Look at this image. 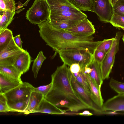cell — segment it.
<instances>
[{
  "instance_id": "obj_1",
  "label": "cell",
  "mask_w": 124,
  "mask_h": 124,
  "mask_svg": "<svg viewBox=\"0 0 124 124\" xmlns=\"http://www.w3.org/2000/svg\"><path fill=\"white\" fill-rule=\"evenodd\" d=\"M67 66L63 63L57 67L51 75V87L44 98L56 107L71 112L90 109L74 90L71 82V72Z\"/></svg>"
},
{
  "instance_id": "obj_2",
  "label": "cell",
  "mask_w": 124,
  "mask_h": 124,
  "mask_svg": "<svg viewBox=\"0 0 124 124\" xmlns=\"http://www.w3.org/2000/svg\"><path fill=\"white\" fill-rule=\"evenodd\" d=\"M38 26L40 37L55 51L53 58L60 51L64 50H84L93 53L102 41H94L93 35H77L56 28L47 19Z\"/></svg>"
},
{
  "instance_id": "obj_3",
  "label": "cell",
  "mask_w": 124,
  "mask_h": 124,
  "mask_svg": "<svg viewBox=\"0 0 124 124\" xmlns=\"http://www.w3.org/2000/svg\"><path fill=\"white\" fill-rule=\"evenodd\" d=\"M50 8L47 19L49 23L60 20L80 21L87 18V15L68 0H45Z\"/></svg>"
},
{
  "instance_id": "obj_4",
  "label": "cell",
  "mask_w": 124,
  "mask_h": 124,
  "mask_svg": "<svg viewBox=\"0 0 124 124\" xmlns=\"http://www.w3.org/2000/svg\"><path fill=\"white\" fill-rule=\"evenodd\" d=\"M58 54L63 63L69 67L74 63L78 64L82 70L93 61V53L85 50H62Z\"/></svg>"
},
{
  "instance_id": "obj_5",
  "label": "cell",
  "mask_w": 124,
  "mask_h": 124,
  "mask_svg": "<svg viewBox=\"0 0 124 124\" xmlns=\"http://www.w3.org/2000/svg\"><path fill=\"white\" fill-rule=\"evenodd\" d=\"M50 13V8L45 0H35L25 17L31 23L39 25L48 19Z\"/></svg>"
},
{
  "instance_id": "obj_6",
  "label": "cell",
  "mask_w": 124,
  "mask_h": 124,
  "mask_svg": "<svg viewBox=\"0 0 124 124\" xmlns=\"http://www.w3.org/2000/svg\"><path fill=\"white\" fill-rule=\"evenodd\" d=\"M122 35L120 31L116 32L112 46L101 63V67L103 80L108 78L114 65L116 54L119 50L120 39Z\"/></svg>"
},
{
  "instance_id": "obj_7",
  "label": "cell",
  "mask_w": 124,
  "mask_h": 124,
  "mask_svg": "<svg viewBox=\"0 0 124 124\" xmlns=\"http://www.w3.org/2000/svg\"><path fill=\"white\" fill-rule=\"evenodd\" d=\"M35 87L26 82H23L19 86L4 94L8 104L17 102L28 101Z\"/></svg>"
},
{
  "instance_id": "obj_8",
  "label": "cell",
  "mask_w": 124,
  "mask_h": 124,
  "mask_svg": "<svg viewBox=\"0 0 124 124\" xmlns=\"http://www.w3.org/2000/svg\"><path fill=\"white\" fill-rule=\"evenodd\" d=\"M24 51L16 45L13 38L7 46L0 50V65H13L19 56Z\"/></svg>"
},
{
  "instance_id": "obj_9",
  "label": "cell",
  "mask_w": 124,
  "mask_h": 124,
  "mask_svg": "<svg viewBox=\"0 0 124 124\" xmlns=\"http://www.w3.org/2000/svg\"><path fill=\"white\" fill-rule=\"evenodd\" d=\"M92 12L97 15L101 21L109 23L113 14V6L109 0H94Z\"/></svg>"
},
{
  "instance_id": "obj_10",
  "label": "cell",
  "mask_w": 124,
  "mask_h": 124,
  "mask_svg": "<svg viewBox=\"0 0 124 124\" xmlns=\"http://www.w3.org/2000/svg\"><path fill=\"white\" fill-rule=\"evenodd\" d=\"M71 80L72 86L75 92L89 107L90 109L97 112H103L102 109L95 104L90 95L77 82L75 77L71 73Z\"/></svg>"
},
{
  "instance_id": "obj_11",
  "label": "cell",
  "mask_w": 124,
  "mask_h": 124,
  "mask_svg": "<svg viewBox=\"0 0 124 124\" xmlns=\"http://www.w3.org/2000/svg\"><path fill=\"white\" fill-rule=\"evenodd\" d=\"M65 30L76 34L84 36L93 35L95 31L94 25L87 18L82 20L75 26Z\"/></svg>"
},
{
  "instance_id": "obj_12",
  "label": "cell",
  "mask_w": 124,
  "mask_h": 124,
  "mask_svg": "<svg viewBox=\"0 0 124 124\" xmlns=\"http://www.w3.org/2000/svg\"><path fill=\"white\" fill-rule=\"evenodd\" d=\"M102 109L103 111H124V94H118L108 99L103 103Z\"/></svg>"
},
{
  "instance_id": "obj_13",
  "label": "cell",
  "mask_w": 124,
  "mask_h": 124,
  "mask_svg": "<svg viewBox=\"0 0 124 124\" xmlns=\"http://www.w3.org/2000/svg\"><path fill=\"white\" fill-rule=\"evenodd\" d=\"M23 82L0 73V93L4 94L18 86Z\"/></svg>"
},
{
  "instance_id": "obj_14",
  "label": "cell",
  "mask_w": 124,
  "mask_h": 124,
  "mask_svg": "<svg viewBox=\"0 0 124 124\" xmlns=\"http://www.w3.org/2000/svg\"><path fill=\"white\" fill-rule=\"evenodd\" d=\"M66 110L62 109L50 102L44 97L33 113H42L54 114H63Z\"/></svg>"
},
{
  "instance_id": "obj_15",
  "label": "cell",
  "mask_w": 124,
  "mask_h": 124,
  "mask_svg": "<svg viewBox=\"0 0 124 124\" xmlns=\"http://www.w3.org/2000/svg\"><path fill=\"white\" fill-rule=\"evenodd\" d=\"M85 74L90 87L91 97L95 104L102 109L103 100L101 94V89L98 87L88 74Z\"/></svg>"
},
{
  "instance_id": "obj_16",
  "label": "cell",
  "mask_w": 124,
  "mask_h": 124,
  "mask_svg": "<svg viewBox=\"0 0 124 124\" xmlns=\"http://www.w3.org/2000/svg\"><path fill=\"white\" fill-rule=\"evenodd\" d=\"M32 61L29 54L25 50L19 56L13 65L23 74L29 70Z\"/></svg>"
},
{
  "instance_id": "obj_17",
  "label": "cell",
  "mask_w": 124,
  "mask_h": 124,
  "mask_svg": "<svg viewBox=\"0 0 124 124\" xmlns=\"http://www.w3.org/2000/svg\"><path fill=\"white\" fill-rule=\"evenodd\" d=\"M44 97L41 93L34 91H32L29 98L27 106L23 113L24 114L28 115L33 113Z\"/></svg>"
},
{
  "instance_id": "obj_18",
  "label": "cell",
  "mask_w": 124,
  "mask_h": 124,
  "mask_svg": "<svg viewBox=\"0 0 124 124\" xmlns=\"http://www.w3.org/2000/svg\"><path fill=\"white\" fill-rule=\"evenodd\" d=\"M101 64L93 61L88 66L91 69V73L88 74L98 87L100 89L103 83L101 67Z\"/></svg>"
},
{
  "instance_id": "obj_19",
  "label": "cell",
  "mask_w": 124,
  "mask_h": 124,
  "mask_svg": "<svg viewBox=\"0 0 124 124\" xmlns=\"http://www.w3.org/2000/svg\"><path fill=\"white\" fill-rule=\"evenodd\" d=\"M75 7L82 11L92 12L94 0H68Z\"/></svg>"
},
{
  "instance_id": "obj_20",
  "label": "cell",
  "mask_w": 124,
  "mask_h": 124,
  "mask_svg": "<svg viewBox=\"0 0 124 124\" xmlns=\"http://www.w3.org/2000/svg\"><path fill=\"white\" fill-rule=\"evenodd\" d=\"M0 73L7 76L21 80L23 74L14 65H0Z\"/></svg>"
},
{
  "instance_id": "obj_21",
  "label": "cell",
  "mask_w": 124,
  "mask_h": 124,
  "mask_svg": "<svg viewBox=\"0 0 124 124\" xmlns=\"http://www.w3.org/2000/svg\"><path fill=\"white\" fill-rule=\"evenodd\" d=\"M0 30L6 28L13 19V17L16 13L15 11H0Z\"/></svg>"
},
{
  "instance_id": "obj_22",
  "label": "cell",
  "mask_w": 124,
  "mask_h": 124,
  "mask_svg": "<svg viewBox=\"0 0 124 124\" xmlns=\"http://www.w3.org/2000/svg\"><path fill=\"white\" fill-rule=\"evenodd\" d=\"M13 37L12 31L9 29L0 30V50L7 46Z\"/></svg>"
},
{
  "instance_id": "obj_23",
  "label": "cell",
  "mask_w": 124,
  "mask_h": 124,
  "mask_svg": "<svg viewBox=\"0 0 124 124\" xmlns=\"http://www.w3.org/2000/svg\"><path fill=\"white\" fill-rule=\"evenodd\" d=\"M81 21L72 20H60L49 23L52 26L56 28L66 30L75 26Z\"/></svg>"
},
{
  "instance_id": "obj_24",
  "label": "cell",
  "mask_w": 124,
  "mask_h": 124,
  "mask_svg": "<svg viewBox=\"0 0 124 124\" xmlns=\"http://www.w3.org/2000/svg\"><path fill=\"white\" fill-rule=\"evenodd\" d=\"M46 58V57L43 54V52L40 51L39 53L36 58L34 60L32 70L35 78L37 77L39 71L43 62Z\"/></svg>"
},
{
  "instance_id": "obj_25",
  "label": "cell",
  "mask_w": 124,
  "mask_h": 124,
  "mask_svg": "<svg viewBox=\"0 0 124 124\" xmlns=\"http://www.w3.org/2000/svg\"><path fill=\"white\" fill-rule=\"evenodd\" d=\"M73 74L77 82L90 95V91L89 86L85 74L83 71L81 70L78 73Z\"/></svg>"
},
{
  "instance_id": "obj_26",
  "label": "cell",
  "mask_w": 124,
  "mask_h": 124,
  "mask_svg": "<svg viewBox=\"0 0 124 124\" xmlns=\"http://www.w3.org/2000/svg\"><path fill=\"white\" fill-rule=\"evenodd\" d=\"M109 23L114 27L124 30V15L113 14Z\"/></svg>"
},
{
  "instance_id": "obj_27",
  "label": "cell",
  "mask_w": 124,
  "mask_h": 124,
  "mask_svg": "<svg viewBox=\"0 0 124 124\" xmlns=\"http://www.w3.org/2000/svg\"><path fill=\"white\" fill-rule=\"evenodd\" d=\"M28 101H19L8 105L12 112L23 113L27 106Z\"/></svg>"
},
{
  "instance_id": "obj_28",
  "label": "cell",
  "mask_w": 124,
  "mask_h": 124,
  "mask_svg": "<svg viewBox=\"0 0 124 124\" xmlns=\"http://www.w3.org/2000/svg\"><path fill=\"white\" fill-rule=\"evenodd\" d=\"M16 8L14 0H0V11L14 12Z\"/></svg>"
},
{
  "instance_id": "obj_29",
  "label": "cell",
  "mask_w": 124,
  "mask_h": 124,
  "mask_svg": "<svg viewBox=\"0 0 124 124\" xmlns=\"http://www.w3.org/2000/svg\"><path fill=\"white\" fill-rule=\"evenodd\" d=\"M109 85L110 87L118 94H124V83L119 82L112 78Z\"/></svg>"
},
{
  "instance_id": "obj_30",
  "label": "cell",
  "mask_w": 124,
  "mask_h": 124,
  "mask_svg": "<svg viewBox=\"0 0 124 124\" xmlns=\"http://www.w3.org/2000/svg\"><path fill=\"white\" fill-rule=\"evenodd\" d=\"M114 39L115 38H113L104 39L96 49L103 50L107 53L111 48Z\"/></svg>"
},
{
  "instance_id": "obj_31",
  "label": "cell",
  "mask_w": 124,
  "mask_h": 124,
  "mask_svg": "<svg viewBox=\"0 0 124 124\" xmlns=\"http://www.w3.org/2000/svg\"><path fill=\"white\" fill-rule=\"evenodd\" d=\"M9 112H12V111L8 105L7 99L4 94L0 93V112L7 113Z\"/></svg>"
},
{
  "instance_id": "obj_32",
  "label": "cell",
  "mask_w": 124,
  "mask_h": 124,
  "mask_svg": "<svg viewBox=\"0 0 124 124\" xmlns=\"http://www.w3.org/2000/svg\"><path fill=\"white\" fill-rule=\"evenodd\" d=\"M105 51L97 49L94 50L93 53V60L101 63L103 61L106 54Z\"/></svg>"
},
{
  "instance_id": "obj_33",
  "label": "cell",
  "mask_w": 124,
  "mask_h": 124,
  "mask_svg": "<svg viewBox=\"0 0 124 124\" xmlns=\"http://www.w3.org/2000/svg\"><path fill=\"white\" fill-rule=\"evenodd\" d=\"M52 86L51 82L46 85L41 86L37 87H35L34 91L41 93L44 97L50 90Z\"/></svg>"
},
{
  "instance_id": "obj_34",
  "label": "cell",
  "mask_w": 124,
  "mask_h": 124,
  "mask_svg": "<svg viewBox=\"0 0 124 124\" xmlns=\"http://www.w3.org/2000/svg\"><path fill=\"white\" fill-rule=\"evenodd\" d=\"M113 14L124 15V5L116 4L113 7Z\"/></svg>"
},
{
  "instance_id": "obj_35",
  "label": "cell",
  "mask_w": 124,
  "mask_h": 124,
  "mask_svg": "<svg viewBox=\"0 0 124 124\" xmlns=\"http://www.w3.org/2000/svg\"><path fill=\"white\" fill-rule=\"evenodd\" d=\"M70 69L71 72L73 74H75L80 72L81 68L79 65L78 63L72 64L70 67Z\"/></svg>"
},
{
  "instance_id": "obj_36",
  "label": "cell",
  "mask_w": 124,
  "mask_h": 124,
  "mask_svg": "<svg viewBox=\"0 0 124 124\" xmlns=\"http://www.w3.org/2000/svg\"><path fill=\"white\" fill-rule=\"evenodd\" d=\"M20 35L19 34L13 37V39L16 45L20 48L23 49L22 47V44L23 42L20 38Z\"/></svg>"
},
{
  "instance_id": "obj_37",
  "label": "cell",
  "mask_w": 124,
  "mask_h": 124,
  "mask_svg": "<svg viewBox=\"0 0 124 124\" xmlns=\"http://www.w3.org/2000/svg\"><path fill=\"white\" fill-rule=\"evenodd\" d=\"M79 115L85 116H91L93 115V114L90 112L88 110H85L81 113L78 114Z\"/></svg>"
},
{
  "instance_id": "obj_38",
  "label": "cell",
  "mask_w": 124,
  "mask_h": 124,
  "mask_svg": "<svg viewBox=\"0 0 124 124\" xmlns=\"http://www.w3.org/2000/svg\"><path fill=\"white\" fill-rule=\"evenodd\" d=\"M112 6H113L116 3L118 0H109Z\"/></svg>"
},
{
  "instance_id": "obj_39",
  "label": "cell",
  "mask_w": 124,
  "mask_h": 124,
  "mask_svg": "<svg viewBox=\"0 0 124 124\" xmlns=\"http://www.w3.org/2000/svg\"><path fill=\"white\" fill-rule=\"evenodd\" d=\"M116 4H121L124 5V0H118Z\"/></svg>"
},
{
  "instance_id": "obj_40",
  "label": "cell",
  "mask_w": 124,
  "mask_h": 124,
  "mask_svg": "<svg viewBox=\"0 0 124 124\" xmlns=\"http://www.w3.org/2000/svg\"><path fill=\"white\" fill-rule=\"evenodd\" d=\"M122 40L124 43V34L123 35L122 37Z\"/></svg>"
}]
</instances>
